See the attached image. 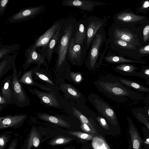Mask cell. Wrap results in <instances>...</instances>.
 <instances>
[{"instance_id": "obj_1", "label": "cell", "mask_w": 149, "mask_h": 149, "mask_svg": "<svg viewBox=\"0 0 149 149\" xmlns=\"http://www.w3.org/2000/svg\"><path fill=\"white\" fill-rule=\"evenodd\" d=\"M59 35L54 52L57 55L55 72H59L67 65V56L70 43L75 32L77 21L68 18L61 20Z\"/></svg>"}, {"instance_id": "obj_2", "label": "cell", "mask_w": 149, "mask_h": 149, "mask_svg": "<svg viewBox=\"0 0 149 149\" xmlns=\"http://www.w3.org/2000/svg\"><path fill=\"white\" fill-rule=\"evenodd\" d=\"M107 39L106 32L104 28L98 31L93 37L91 43L87 57L86 63L90 68H94L101 62V49Z\"/></svg>"}, {"instance_id": "obj_3", "label": "cell", "mask_w": 149, "mask_h": 149, "mask_svg": "<svg viewBox=\"0 0 149 149\" xmlns=\"http://www.w3.org/2000/svg\"><path fill=\"white\" fill-rule=\"evenodd\" d=\"M101 87L106 91L118 97H128L135 101L143 100V94L135 91L124 85L119 81L114 83L101 82Z\"/></svg>"}, {"instance_id": "obj_4", "label": "cell", "mask_w": 149, "mask_h": 149, "mask_svg": "<svg viewBox=\"0 0 149 149\" xmlns=\"http://www.w3.org/2000/svg\"><path fill=\"white\" fill-rule=\"evenodd\" d=\"M12 69L13 73L11 82L14 104L20 107H26L30 104V100L24 90L22 84L19 81L15 61L13 63Z\"/></svg>"}, {"instance_id": "obj_5", "label": "cell", "mask_w": 149, "mask_h": 149, "mask_svg": "<svg viewBox=\"0 0 149 149\" xmlns=\"http://www.w3.org/2000/svg\"><path fill=\"white\" fill-rule=\"evenodd\" d=\"M106 17L103 18L90 16L87 17L86 22V38L85 46L87 51L90 47L91 41L97 32L100 29L104 28L107 24Z\"/></svg>"}, {"instance_id": "obj_6", "label": "cell", "mask_w": 149, "mask_h": 149, "mask_svg": "<svg viewBox=\"0 0 149 149\" xmlns=\"http://www.w3.org/2000/svg\"><path fill=\"white\" fill-rule=\"evenodd\" d=\"M32 94L36 96L43 104L48 107H53L59 109L61 108L59 99L58 90L52 91H42L36 88L28 89Z\"/></svg>"}, {"instance_id": "obj_7", "label": "cell", "mask_w": 149, "mask_h": 149, "mask_svg": "<svg viewBox=\"0 0 149 149\" xmlns=\"http://www.w3.org/2000/svg\"><path fill=\"white\" fill-rule=\"evenodd\" d=\"M87 52L85 46L77 43L73 36L69 45L67 60L72 64L81 65L83 63Z\"/></svg>"}, {"instance_id": "obj_8", "label": "cell", "mask_w": 149, "mask_h": 149, "mask_svg": "<svg viewBox=\"0 0 149 149\" xmlns=\"http://www.w3.org/2000/svg\"><path fill=\"white\" fill-rule=\"evenodd\" d=\"M61 22V20L56 21L46 31L38 36L28 49H35L38 51L44 49L60 27Z\"/></svg>"}, {"instance_id": "obj_9", "label": "cell", "mask_w": 149, "mask_h": 149, "mask_svg": "<svg viewBox=\"0 0 149 149\" xmlns=\"http://www.w3.org/2000/svg\"><path fill=\"white\" fill-rule=\"evenodd\" d=\"M45 8V6L43 5L25 8L14 13L7 19L10 23L24 21L37 16Z\"/></svg>"}, {"instance_id": "obj_10", "label": "cell", "mask_w": 149, "mask_h": 149, "mask_svg": "<svg viewBox=\"0 0 149 149\" xmlns=\"http://www.w3.org/2000/svg\"><path fill=\"white\" fill-rule=\"evenodd\" d=\"M28 117L25 114L8 115L0 117V129L8 128L17 129L23 124Z\"/></svg>"}, {"instance_id": "obj_11", "label": "cell", "mask_w": 149, "mask_h": 149, "mask_svg": "<svg viewBox=\"0 0 149 149\" xmlns=\"http://www.w3.org/2000/svg\"><path fill=\"white\" fill-rule=\"evenodd\" d=\"M25 56L26 59L22 66L24 70H26L33 63H36L37 65L40 66L42 65L46 67L48 66L46 60V56L37 52L36 49H27L25 52Z\"/></svg>"}, {"instance_id": "obj_12", "label": "cell", "mask_w": 149, "mask_h": 149, "mask_svg": "<svg viewBox=\"0 0 149 149\" xmlns=\"http://www.w3.org/2000/svg\"><path fill=\"white\" fill-rule=\"evenodd\" d=\"M62 4L65 6L76 7L90 12H92L96 6L106 4L101 2L88 0H64Z\"/></svg>"}, {"instance_id": "obj_13", "label": "cell", "mask_w": 149, "mask_h": 149, "mask_svg": "<svg viewBox=\"0 0 149 149\" xmlns=\"http://www.w3.org/2000/svg\"><path fill=\"white\" fill-rule=\"evenodd\" d=\"M95 106L97 110L114 125L117 123L115 113L114 110L104 102L98 99L94 100Z\"/></svg>"}, {"instance_id": "obj_14", "label": "cell", "mask_w": 149, "mask_h": 149, "mask_svg": "<svg viewBox=\"0 0 149 149\" xmlns=\"http://www.w3.org/2000/svg\"><path fill=\"white\" fill-rule=\"evenodd\" d=\"M35 69L36 67L26 71L19 78V81L26 85L37 87L43 91H51L57 89L56 88H52L46 85H44L35 81L33 78V74Z\"/></svg>"}, {"instance_id": "obj_15", "label": "cell", "mask_w": 149, "mask_h": 149, "mask_svg": "<svg viewBox=\"0 0 149 149\" xmlns=\"http://www.w3.org/2000/svg\"><path fill=\"white\" fill-rule=\"evenodd\" d=\"M87 17L84 16L77 22L75 34L73 36L75 42L81 45H85L86 38V22Z\"/></svg>"}, {"instance_id": "obj_16", "label": "cell", "mask_w": 149, "mask_h": 149, "mask_svg": "<svg viewBox=\"0 0 149 149\" xmlns=\"http://www.w3.org/2000/svg\"><path fill=\"white\" fill-rule=\"evenodd\" d=\"M41 140L40 133L33 127L25 140L21 149H31L33 147L37 148L39 146Z\"/></svg>"}, {"instance_id": "obj_17", "label": "cell", "mask_w": 149, "mask_h": 149, "mask_svg": "<svg viewBox=\"0 0 149 149\" xmlns=\"http://www.w3.org/2000/svg\"><path fill=\"white\" fill-rule=\"evenodd\" d=\"M144 18L143 16L136 15L131 13L120 12L115 14L113 20L114 22L122 24L136 22L143 19Z\"/></svg>"}, {"instance_id": "obj_18", "label": "cell", "mask_w": 149, "mask_h": 149, "mask_svg": "<svg viewBox=\"0 0 149 149\" xmlns=\"http://www.w3.org/2000/svg\"><path fill=\"white\" fill-rule=\"evenodd\" d=\"M37 116L39 119L63 127L68 128L70 125L66 121L61 118L55 115L45 113H38Z\"/></svg>"}, {"instance_id": "obj_19", "label": "cell", "mask_w": 149, "mask_h": 149, "mask_svg": "<svg viewBox=\"0 0 149 149\" xmlns=\"http://www.w3.org/2000/svg\"><path fill=\"white\" fill-rule=\"evenodd\" d=\"M12 75L4 79L1 87V95L8 102L9 104H14L13 96L12 86Z\"/></svg>"}, {"instance_id": "obj_20", "label": "cell", "mask_w": 149, "mask_h": 149, "mask_svg": "<svg viewBox=\"0 0 149 149\" xmlns=\"http://www.w3.org/2000/svg\"><path fill=\"white\" fill-rule=\"evenodd\" d=\"M33 76L37 79H40L46 83V85L52 88H58L57 85L54 82L51 75L48 72L41 70L40 66L36 67V69L33 72Z\"/></svg>"}, {"instance_id": "obj_21", "label": "cell", "mask_w": 149, "mask_h": 149, "mask_svg": "<svg viewBox=\"0 0 149 149\" xmlns=\"http://www.w3.org/2000/svg\"><path fill=\"white\" fill-rule=\"evenodd\" d=\"M60 30V27L57 30L45 48L43 50L38 51L39 52L46 56L49 63H50L52 59V54L58 38Z\"/></svg>"}, {"instance_id": "obj_22", "label": "cell", "mask_w": 149, "mask_h": 149, "mask_svg": "<svg viewBox=\"0 0 149 149\" xmlns=\"http://www.w3.org/2000/svg\"><path fill=\"white\" fill-rule=\"evenodd\" d=\"M115 70L122 74L130 76L140 77V72L136 71L139 68L134 65L127 63H122L116 66Z\"/></svg>"}, {"instance_id": "obj_23", "label": "cell", "mask_w": 149, "mask_h": 149, "mask_svg": "<svg viewBox=\"0 0 149 149\" xmlns=\"http://www.w3.org/2000/svg\"><path fill=\"white\" fill-rule=\"evenodd\" d=\"M103 58L108 63H136L141 64H146L147 62L141 60H132L125 57L113 55L109 53Z\"/></svg>"}, {"instance_id": "obj_24", "label": "cell", "mask_w": 149, "mask_h": 149, "mask_svg": "<svg viewBox=\"0 0 149 149\" xmlns=\"http://www.w3.org/2000/svg\"><path fill=\"white\" fill-rule=\"evenodd\" d=\"M127 118L129 125V132L133 149H141V144L142 140L131 118L129 117H127Z\"/></svg>"}, {"instance_id": "obj_25", "label": "cell", "mask_w": 149, "mask_h": 149, "mask_svg": "<svg viewBox=\"0 0 149 149\" xmlns=\"http://www.w3.org/2000/svg\"><path fill=\"white\" fill-rule=\"evenodd\" d=\"M18 52L7 56L0 61V78L3 77L11 68L14 62L15 61Z\"/></svg>"}, {"instance_id": "obj_26", "label": "cell", "mask_w": 149, "mask_h": 149, "mask_svg": "<svg viewBox=\"0 0 149 149\" xmlns=\"http://www.w3.org/2000/svg\"><path fill=\"white\" fill-rule=\"evenodd\" d=\"M118 81L133 90L142 93H149V88L137 82L124 78H119Z\"/></svg>"}, {"instance_id": "obj_27", "label": "cell", "mask_w": 149, "mask_h": 149, "mask_svg": "<svg viewBox=\"0 0 149 149\" xmlns=\"http://www.w3.org/2000/svg\"><path fill=\"white\" fill-rule=\"evenodd\" d=\"M134 117L140 122L146 125L149 130V118L143 108L137 107L132 111Z\"/></svg>"}, {"instance_id": "obj_28", "label": "cell", "mask_w": 149, "mask_h": 149, "mask_svg": "<svg viewBox=\"0 0 149 149\" xmlns=\"http://www.w3.org/2000/svg\"><path fill=\"white\" fill-rule=\"evenodd\" d=\"M58 86V85H57ZM58 89H60L66 95L78 99L80 97L81 94L72 86L63 83L58 86Z\"/></svg>"}, {"instance_id": "obj_29", "label": "cell", "mask_w": 149, "mask_h": 149, "mask_svg": "<svg viewBox=\"0 0 149 149\" xmlns=\"http://www.w3.org/2000/svg\"><path fill=\"white\" fill-rule=\"evenodd\" d=\"M20 45L17 44L11 45H2L0 47V61L7 57L8 54L18 50Z\"/></svg>"}, {"instance_id": "obj_30", "label": "cell", "mask_w": 149, "mask_h": 149, "mask_svg": "<svg viewBox=\"0 0 149 149\" xmlns=\"http://www.w3.org/2000/svg\"><path fill=\"white\" fill-rule=\"evenodd\" d=\"M92 145L94 149H111L104 139L100 136H95L93 138Z\"/></svg>"}, {"instance_id": "obj_31", "label": "cell", "mask_w": 149, "mask_h": 149, "mask_svg": "<svg viewBox=\"0 0 149 149\" xmlns=\"http://www.w3.org/2000/svg\"><path fill=\"white\" fill-rule=\"evenodd\" d=\"M72 112L74 115L78 118L80 121L87 125L92 130L96 131L95 128L90 121L78 110L73 108Z\"/></svg>"}, {"instance_id": "obj_32", "label": "cell", "mask_w": 149, "mask_h": 149, "mask_svg": "<svg viewBox=\"0 0 149 149\" xmlns=\"http://www.w3.org/2000/svg\"><path fill=\"white\" fill-rule=\"evenodd\" d=\"M73 140L72 138L63 136H58L53 138L48 142V144L55 146L65 144Z\"/></svg>"}, {"instance_id": "obj_33", "label": "cell", "mask_w": 149, "mask_h": 149, "mask_svg": "<svg viewBox=\"0 0 149 149\" xmlns=\"http://www.w3.org/2000/svg\"><path fill=\"white\" fill-rule=\"evenodd\" d=\"M68 132V134L79 138L86 140H91L95 136V135L84 133L80 132L69 131Z\"/></svg>"}, {"instance_id": "obj_34", "label": "cell", "mask_w": 149, "mask_h": 149, "mask_svg": "<svg viewBox=\"0 0 149 149\" xmlns=\"http://www.w3.org/2000/svg\"><path fill=\"white\" fill-rule=\"evenodd\" d=\"M10 138L9 134L2 133L0 135V149H4Z\"/></svg>"}, {"instance_id": "obj_35", "label": "cell", "mask_w": 149, "mask_h": 149, "mask_svg": "<svg viewBox=\"0 0 149 149\" xmlns=\"http://www.w3.org/2000/svg\"><path fill=\"white\" fill-rule=\"evenodd\" d=\"M141 78L146 80L147 84L149 85V66H144L140 70Z\"/></svg>"}, {"instance_id": "obj_36", "label": "cell", "mask_w": 149, "mask_h": 149, "mask_svg": "<svg viewBox=\"0 0 149 149\" xmlns=\"http://www.w3.org/2000/svg\"><path fill=\"white\" fill-rule=\"evenodd\" d=\"M80 121L81 124L80 126V128L86 133L94 135L98 134L97 131L92 130L87 125Z\"/></svg>"}, {"instance_id": "obj_37", "label": "cell", "mask_w": 149, "mask_h": 149, "mask_svg": "<svg viewBox=\"0 0 149 149\" xmlns=\"http://www.w3.org/2000/svg\"><path fill=\"white\" fill-rule=\"evenodd\" d=\"M70 75L71 79L76 83H79L82 80V77L80 73L71 72Z\"/></svg>"}, {"instance_id": "obj_38", "label": "cell", "mask_w": 149, "mask_h": 149, "mask_svg": "<svg viewBox=\"0 0 149 149\" xmlns=\"http://www.w3.org/2000/svg\"><path fill=\"white\" fill-rule=\"evenodd\" d=\"M9 1V0H0V15L1 17L4 13Z\"/></svg>"}, {"instance_id": "obj_39", "label": "cell", "mask_w": 149, "mask_h": 149, "mask_svg": "<svg viewBox=\"0 0 149 149\" xmlns=\"http://www.w3.org/2000/svg\"><path fill=\"white\" fill-rule=\"evenodd\" d=\"M97 119L101 126L104 129L107 130L109 129V126L104 118L101 117H98L97 118Z\"/></svg>"}, {"instance_id": "obj_40", "label": "cell", "mask_w": 149, "mask_h": 149, "mask_svg": "<svg viewBox=\"0 0 149 149\" xmlns=\"http://www.w3.org/2000/svg\"><path fill=\"white\" fill-rule=\"evenodd\" d=\"M143 33V40L145 42L149 39V24L146 25L144 27Z\"/></svg>"}, {"instance_id": "obj_41", "label": "cell", "mask_w": 149, "mask_h": 149, "mask_svg": "<svg viewBox=\"0 0 149 149\" xmlns=\"http://www.w3.org/2000/svg\"><path fill=\"white\" fill-rule=\"evenodd\" d=\"M9 104L8 101L3 96L0 95V110L1 111L5 106Z\"/></svg>"}, {"instance_id": "obj_42", "label": "cell", "mask_w": 149, "mask_h": 149, "mask_svg": "<svg viewBox=\"0 0 149 149\" xmlns=\"http://www.w3.org/2000/svg\"><path fill=\"white\" fill-rule=\"evenodd\" d=\"M18 142V139L15 138L11 141L7 149H17Z\"/></svg>"}, {"instance_id": "obj_43", "label": "cell", "mask_w": 149, "mask_h": 149, "mask_svg": "<svg viewBox=\"0 0 149 149\" xmlns=\"http://www.w3.org/2000/svg\"><path fill=\"white\" fill-rule=\"evenodd\" d=\"M139 51L141 54H149V45L141 47Z\"/></svg>"}, {"instance_id": "obj_44", "label": "cell", "mask_w": 149, "mask_h": 149, "mask_svg": "<svg viewBox=\"0 0 149 149\" xmlns=\"http://www.w3.org/2000/svg\"><path fill=\"white\" fill-rule=\"evenodd\" d=\"M143 108L146 114L149 118V106L146 105Z\"/></svg>"}, {"instance_id": "obj_45", "label": "cell", "mask_w": 149, "mask_h": 149, "mask_svg": "<svg viewBox=\"0 0 149 149\" xmlns=\"http://www.w3.org/2000/svg\"><path fill=\"white\" fill-rule=\"evenodd\" d=\"M148 7H149V1H146L143 3L142 8H146Z\"/></svg>"}, {"instance_id": "obj_46", "label": "cell", "mask_w": 149, "mask_h": 149, "mask_svg": "<svg viewBox=\"0 0 149 149\" xmlns=\"http://www.w3.org/2000/svg\"><path fill=\"white\" fill-rule=\"evenodd\" d=\"M143 101L146 105L149 106V94L147 95L146 97H145Z\"/></svg>"}]
</instances>
